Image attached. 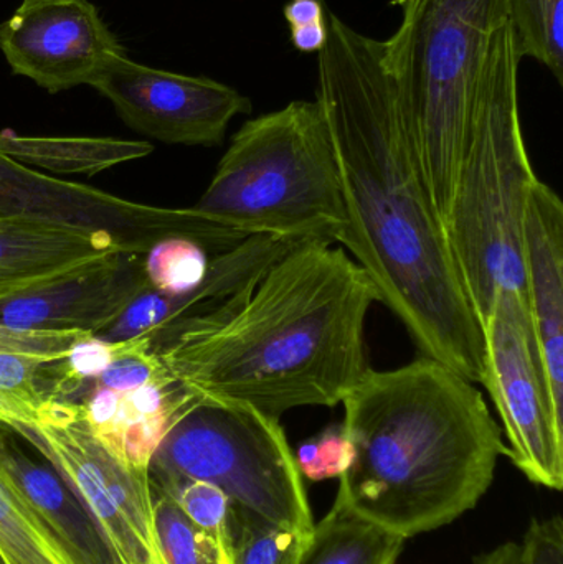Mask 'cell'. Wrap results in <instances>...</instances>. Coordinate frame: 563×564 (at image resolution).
I'll return each instance as SVG.
<instances>
[{
  "label": "cell",
  "mask_w": 563,
  "mask_h": 564,
  "mask_svg": "<svg viewBox=\"0 0 563 564\" xmlns=\"http://www.w3.org/2000/svg\"><path fill=\"white\" fill-rule=\"evenodd\" d=\"M316 99L339 167L347 227L339 247L366 273L425 357L485 378L481 325L456 274L383 42L327 13Z\"/></svg>",
  "instance_id": "1"
},
{
  "label": "cell",
  "mask_w": 563,
  "mask_h": 564,
  "mask_svg": "<svg viewBox=\"0 0 563 564\" xmlns=\"http://www.w3.org/2000/svg\"><path fill=\"white\" fill-rule=\"evenodd\" d=\"M376 302L343 247L310 241L280 258L234 314L159 332L154 350L198 400L280 420L294 408L337 406L362 380Z\"/></svg>",
  "instance_id": "2"
},
{
  "label": "cell",
  "mask_w": 563,
  "mask_h": 564,
  "mask_svg": "<svg viewBox=\"0 0 563 564\" xmlns=\"http://www.w3.org/2000/svg\"><path fill=\"white\" fill-rule=\"evenodd\" d=\"M343 404L353 456L334 506L405 540L475 509L508 456L481 391L425 355L369 368Z\"/></svg>",
  "instance_id": "3"
},
{
  "label": "cell",
  "mask_w": 563,
  "mask_h": 564,
  "mask_svg": "<svg viewBox=\"0 0 563 564\" xmlns=\"http://www.w3.org/2000/svg\"><path fill=\"white\" fill-rule=\"evenodd\" d=\"M400 3L402 22L383 42V62L443 225L473 129L519 111L521 56L509 0Z\"/></svg>",
  "instance_id": "4"
},
{
  "label": "cell",
  "mask_w": 563,
  "mask_h": 564,
  "mask_svg": "<svg viewBox=\"0 0 563 564\" xmlns=\"http://www.w3.org/2000/svg\"><path fill=\"white\" fill-rule=\"evenodd\" d=\"M194 208L248 237L339 245L347 218L320 101H293L245 122Z\"/></svg>",
  "instance_id": "5"
},
{
  "label": "cell",
  "mask_w": 563,
  "mask_h": 564,
  "mask_svg": "<svg viewBox=\"0 0 563 564\" xmlns=\"http://www.w3.org/2000/svg\"><path fill=\"white\" fill-rule=\"evenodd\" d=\"M538 178L519 111L476 124L443 230L479 325L491 314L499 292L515 291L526 297L522 227L529 192Z\"/></svg>",
  "instance_id": "6"
},
{
  "label": "cell",
  "mask_w": 563,
  "mask_h": 564,
  "mask_svg": "<svg viewBox=\"0 0 563 564\" xmlns=\"http://www.w3.org/2000/svg\"><path fill=\"white\" fill-rule=\"evenodd\" d=\"M149 476L210 484L234 506L281 529L313 535L303 476L280 420L251 408L198 400L155 451Z\"/></svg>",
  "instance_id": "7"
},
{
  "label": "cell",
  "mask_w": 563,
  "mask_h": 564,
  "mask_svg": "<svg viewBox=\"0 0 563 564\" xmlns=\"http://www.w3.org/2000/svg\"><path fill=\"white\" fill-rule=\"evenodd\" d=\"M48 457L88 510L112 564H167L149 470L129 469L98 443L78 401L48 397L32 427H13Z\"/></svg>",
  "instance_id": "8"
},
{
  "label": "cell",
  "mask_w": 563,
  "mask_h": 564,
  "mask_svg": "<svg viewBox=\"0 0 563 564\" xmlns=\"http://www.w3.org/2000/svg\"><path fill=\"white\" fill-rule=\"evenodd\" d=\"M0 218L102 234L131 253L145 254L169 237L201 241L214 257L248 235L191 208L155 207L89 185L52 177L0 154Z\"/></svg>",
  "instance_id": "9"
},
{
  "label": "cell",
  "mask_w": 563,
  "mask_h": 564,
  "mask_svg": "<svg viewBox=\"0 0 563 564\" xmlns=\"http://www.w3.org/2000/svg\"><path fill=\"white\" fill-rule=\"evenodd\" d=\"M485 384L508 437V457L535 486L563 487V414L549 393L528 301L499 292L481 325Z\"/></svg>",
  "instance_id": "10"
},
{
  "label": "cell",
  "mask_w": 563,
  "mask_h": 564,
  "mask_svg": "<svg viewBox=\"0 0 563 564\" xmlns=\"http://www.w3.org/2000/svg\"><path fill=\"white\" fill-rule=\"evenodd\" d=\"M132 131L164 144H221L231 119L250 115L247 96L204 76L178 75L116 56L89 83Z\"/></svg>",
  "instance_id": "11"
},
{
  "label": "cell",
  "mask_w": 563,
  "mask_h": 564,
  "mask_svg": "<svg viewBox=\"0 0 563 564\" xmlns=\"http://www.w3.org/2000/svg\"><path fill=\"white\" fill-rule=\"evenodd\" d=\"M0 50L13 75L50 95L89 86L111 59L126 55L89 0H23L0 23Z\"/></svg>",
  "instance_id": "12"
},
{
  "label": "cell",
  "mask_w": 563,
  "mask_h": 564,
  "mask_svg": "<svg viewBox=\"0 0 563 564\" xmlns=\"http://www.w3.org/2000/svg\"><path fill=\"white\" fill-rule=\"evenodd\" d=\"M148 289L151 284L145 278L144 254L115 251L0 299V325L95 335L109 327Z\"/></svg>",
  "instance_id": "13"
},
{
  "label": "cell",
  "mask_w": 563,
  "mask_h": 564,
  "mask_svg": "<svg viewBox=\"0 0 563 564\" xmlns=\"http://www.w3.org/2000/svg\"><path fill=\"white\" fill-rule=\"evenodd\" d=\"M297 241L273 235H253L234 250L215 258L198 288L184 295H167L148 289L124 312L95 337L122 341L145 332L167 330L185 322L224 318L234 314L250 297L261 278Z\"/></svg>",
  "instance_id": "14"
},
{
  "label": "cell",
  "mask_w": 563,
  "mask_h": 564,
  "mask_svg": "<svg viewBox=\"0 0 563 564\" xmlns=\"http://www.w3.org/2000/svg\"><path fill=\"white\" fill-rule=\"evenodd\" d=\"M522 251L529 315L549 393L563 414V204L539 178L526 204Z\"/></svg>",
  "instance_id": "15"
},
{
  "label": "cell",
  "mask_w": 563,
  "mask_h": 564,
  "mask_svg": "<svg viewBox=\"0 0 563 564\" xmlns=\"http://www.w3.org/2000/svg\"><path fill=\"white\" fill-rule=\"evenodd\" d=\"M0 474L73 564H112L86 507L30 441L0 423Z\"/></svg>",
  "instance_id": "16"
},
{
  "label": "cell",
  "mask_w": 563,
  "mask_h": 564,
  "mask_svg": "<svg viewBox=\"0 0 563 564\" xmlns=\"http://www.w3.org/2000/svg\"><path fill=\"white\" fill-rule=\"evenodd\" d=\"M197 401L171 381L132 391L91 387L78 403L93 436L116 460L129 469L149 470L171 427Z\"/></svg>",
  "instance_id": "17"
},
{
  "label": "cell",
  "mask_w": 563,
  "mask_h": 564,
  "mask_svg": "<svg viewBox=\"0 0 563 564\" xmlns=\"http://www.w3.org/2000/svg\"><path fill=\"white\" fill-rule=\"evenodd\" d=\"M115 251L124 250L108 235L0 218V299Z\"/></svg>",
  "instance_id": "18"
},
{
  "label": "cell",
  "mask_w": 563,
  "mask_h": 564,
  "mask_svg": "<svg viewBox=\"0 0 563 564\" xmlns=\"http://www.w3.org/2000/svg\"><path fill=\"white\" fill-rule=\"evenodd\" d=\"M144 141L111 138H36L0 131V154L33 171L55 175H96L126 162L148 158Z\"/></svg>",
  "instance_id": "19"
},
{
  "label": "cell",
  "mask_w": 563,
  "mask_h": 564,
  "mask_svg": "<svg viewBox=\"0 0 563 564\" xmlns=\"http://www.w3.org/2000/svg\"><path fill=\"white\" fill-rule=\"evenodd\" d=\"M405 539L333 506L314 523L300 564H397Z\"/></svg>",
  "instance_id": "20"
},
{
  "label": "cell",
  "mask_w": 563,
  "mask_h": 564,
  "mask_svg": "<svg viewBox=\"0 0 563 564\" xmlns=\"http://www.w3.org/2000/svg\"><path fill=\"white\" fill-rule=\"evenodd\" d=\"M0 556L6 564H73L0 474Z\"/></svg>",
  "instance_id": "21"
},
{
  "label": "cell",
  "mask_w": 563,
  "mask_h": 564,
  "mask_svg": "<svg viewBox=\"0 0 563 564\" xmlns=\"http://www.w3.org/2000/svg\"><path fill=\"white\" fill-rule=\"evenodd\" d=\"M311 536L291 532L231 503L234 564H300Z\"/></svg>",
  "instance_id": "22"
},
{
  "label": "cell",
  "mask_w": 563,
  "mask_h": 564,
  "mask_svg": "<svg viewBox=\"0 0 563 564\" xmlns=\"http://www.w3.org/2000/svg\"><path fill=\"white\" fill-rule=\"evenodd\" d=\"M563 0H509L519 56L538 59L563 83Z\"/></svg>",
  "instance_id": "23"
},
{
  "label": "cell",
  "mask_w": 563,
  "mask_h": 564,
  "mask_svg": "<svg viewBox=\"0 0 563 564\" xmlns=\"http://www.w3.org/2000/svg\"><path fill=\"white\" fill-rule=\"evenodd\" d=\"M215 258L194 238H164L144 254L145 278L154 291L184 295L204 282Z\"/></svg>",
  "instance_id": "24"
},
{
  "label": "cell",
  "mask_w": 563,
  "mask_h": 564,
  "mask_svg": "<svg viewBox=\"0 0 563 564\" xmlns=\"http://www.w3.org/2000/svg\"><path fill=\"white\" fill-rule=\"evenodd\" d=\"M53 364L39 355L0 351V421L12 427H32L48 394L39 383L43 367Z\"/></svg>",
  "instance_id": "25"
},
{
  "label": "cell",
  "mask_w": 563,
  "mask_h": 564,
  "mask_svg": "<svg viewBox=\"0 0 563 564\" xmlns=\"http://www.w3.org/2000/svg\"><path fill=\"white\" fill-rule=\"evenodd\" d=\"M149 477L152 486L167 494L195 525L214 536L218 545L231 550V502L221 490L184 477Z\"/></svg>",
  "instance_id": "26"
},
{
  "label": "cell",
  "mask_w": 563,
  "mask_h": 564,
  "mask_svg": "<svg viewBox=\"0 0 563 564\" xmlns=\"http://www.w3.org/2000/svg\"><path fill=\"white\" fill-rule=\"evenodd\" d=\"M175 381L154 350V330L115 341V357L93 387L132 391L149 384Z\"/></svg>",
  "instance_id": "27"
},
{
  "label": "cell",
  "mask_w": 563,
  "mask_h": 564,
  "mask_svg": "<svg viewBox=\"0 0 563 564\" xmlns=\"http://www.w3.org/2000/svg\"><path fill=\"white\" fill-rule=\"evenodd\" d=\"M115 357V341L101 340L93 334H83L73 341L68 354L55 361V393L58 400H69L73 393L88 383H95Z\"/></svg>",
  "instance_id": "28"
},
{
  "label": "cell",
  "mask_w": 563,
  "mask_h": 564,
  "mask_svg": "<svg viewBox=\"0 0 563 564\" xmlns=\"http://www.w3.org/2000/svg\"><path fill=\"white\" fill-rule=\"evenodd\" d=\"M350 443L343 424L329 426L317 436L304 441L294 454L301 476L311 480L339 479L350 463Z\"/></svg>",
  "instance_id": "29"
},
{
  "label": "cell",
  "mask_w": 563,
  "mask_h": 564,
  "mask_svg": "<svg viewBox=\"0 0 563 564\" xmlns=\"http://www.w3.org/2000/svg\"><path fill=\"white\" fill-rule=\"evenodd\" d=\"M519 564H563V523L561 517L534 520L524 535Z\"/></svg>",
  "instance_id": "30"
},
{
  "label": "cell",
  "mask_w": 563,
  "mask_h": 564,
  "mask_svg": "<svg viewBox=\"0 0 563 564\" xmlns=\"http://www.w3.org/2000/svg\"><path fill=\"white\" fill-rule=\"evenodd\" d=\"M326 15V9L321 0H290L284 6V19L290 29L324 22Z\"/></svg>",
  "instance_id": "31"
},
{
  "label": "cell",
  "mask_w": 563,
  "mask_h": 564,
  "mask_svg": "<svg viewBox=\"0 0 563 564\" xmlns=\"http://www.w3.org/2000/svg\"><path fill=\"white\" fill-rule=\"evenodd\" d=\"M327 19L311 25L291 29V42L303 53H320L327 42Z\"/></svg>",
  "instance_id": "32"
},
{
  "label": "cell",
  "mask_w": 563,
  "mask_h": 564,
  "mask_svg": "<svg viewBox=\"0 0 563 564\" xmlns=\"http://www.w3.org/2000/svg\"><path fill=\"white\" fill-rule=\"evenodd\" d=\"M519 562H521V545L512 542L502 543L498 549L475 560V564H519Z\"/></svg>",
  "instance_id": "33"
},
{
  "label": "cell",
  "mask_w": 563,
  "mask_h": 564,
  "mask_svg": "<svg viewBox=\"0 0 563 564\" xmlns=\"http://www.w3.org/2000/svg\"><path fill=\"white\" fill-rule=\"evenodd\" d=\"M0 564H6L3 563L2 556H0Z\"/></svg>",
  "instance_id": "34"
}]
</instances>
